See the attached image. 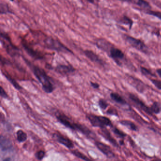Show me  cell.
Wrapping results in <instances>:
<instances>
[{
	"mask_svg": "<svg viewBox=\"0 0 161 161\" xmlns=\"http://www.w3.org/2000/svg\"><path fill=\"white\" fill-rule=\"evenodd\" d=\"M150 80L156 88H158V90H161V80L154 79H150Z\"/></svg>",
	"mask_w": 161,
	"mask_h": 161,
	"instance_id": "1f68e13d",
	"label": "cell"
},
{
	"mask_svg": "<svg viewBox=\"0 0 161 161\" xmlns=\"http://www.w3.org/2000/svg\"><path fill=\"white\" fill-rule=\"evenodd\" d=\"M0 13L1 14H13V13L10 9L8 4L4 2H1L0 5Z\"/></svg>",
	"mask_w": 161,
	"mask_h": 161,
	"instance_id": "603a6c76",
	"label": "cell"
},
{
	"mask_svg": "<svg viewBox=\"0 0 161 161\" xmlns=\"http://www.w3.org/2000/svg\"><path fill=\"white\" fill-rule=\"evenodd\" d=\"M46 69H48V70H53V67L49 64H46Z\"/></svg>",
	"mask_w": 161,
	"mask_h": 161,
	"instance_id": "d590c367",
	"label": "cell"
},
{
	"mask_svg": "<svg viewBox=\"0 0 161 161\" xmlns=\"http://www.w3.org/2000/svg\"><path fill=\"white\" fill-rule=\"evenodd\" d=\"M1 38L3 47L9 56L14 57L20 55V49L18 47L13 44L8 34L4 32H2Z\"/></svg>",
	"mask_w": 161,
	"mask_h": 161,
	"instance_id": "5b68a950",
	"label": "cell"
},
{
	"mask_svg": "<svg viewBox=\"0 0 161 161\" xmlns=\"http://www.w3.org/2000/svg\"><path fill=\"white\" fill-rule=\"evenodd\" d=\"M106 114L109 115L115 116H118V112L117 110L114 107H111L108 109V110L106 111Z\"/></svg>",
	"mask_w": 161,
	"mask_h": 161,
	"instance_id": "4dcf8cb0",
	"label": "cell"
},
{
	"mask_svg": "<svg viewBox=\"0 0 161 161\" xmlns=\"http://www.w3.org/2000/svg\"><path fill=\"white\" fill-rule=\"evenodd\" d=\"M11 160H12V159L10 157H7V158L3 159V161H11Z\"/></svg>",
	"mask_w": 161,
	"mask_h": 161,
	"instance_id": "f35d334b",
	"label": "cell"
},
{
	"mask_svg": "<svg viewBox=\"0 0 161 161\" xmlns=\"http://www.w3.org/2000/svg\"><path fill=\"white\" fill-rule=\"evenodd\" d=\"M95 145L97 148L105 155L107 158L112 159L115 157V154L109 145L99 141L95 142Z\"/></svg>",
	"mask_w": 161,
	"mask_h": 161,
	"instance_id": "8fae6325",
	"label": "cell"
},
{
	"mask_svg": "<svg viewBox=\"0 0 161 161\" xmlns=\"http://www.w3.org/2000/svg\"><path fill=\"white\" fill-rule=\"evenodd\" d=\"M86 118L93 127L105 128L107 127L111 128L113 126L110 119L107 117L88 113L86 114Z\"/></svg>",
	"mask_w": 161,
	"mask_h": 161,
	"instance_id": "277c9868",
	"label": "cell"
},
{
	"mask_svg": "<svg viewBox=\"0 0 161 161\" xmlns=\"http://www.w3.org/2000/svg\"><path fill=\"white\" fill-rule=\"evenodd\" d=\"M2 73L3 74V76L6 78V79L10 82V84L17 90H22V86H21L17 82V81L13 77L10 76L8 73L6 72H3L2 71Z\"/></svg>",
	"mask_w": 161,
	"mask_h": 161,
	"instance_id": "ac0fdd59",
	"label": "cell"
},
{
	"mask_svg": "<svg viewBox=\"0 0 161 161\" xmlns=\"http://www.w3.org/2000/svg\"><path fill=\"white\" fill-rule=\"evenodd\" d=\"M110 97L113 101L117 104H120L121 105H126L127 104L126 100L117 93H111Z\"/></svg>",
	"mask_w": 161,
	"mask_h": 161,
	"instance_id": "d6986e66",
	"label": "cell"
},
{
	"mask_svg": "<svg viewBox=\"0 0 161 161\" xmlns=\"http://www.w3.org/2000/svg\"><path fill=\"white\" fill-rule=\"evenodd\" d=\"M121 22L123 24H126V25H128L130 27V28H131L132 27V24H133V21L131 19L128 18L126 16H124L123 18L121 20Z\"/></svg>",
	"mask_w": 161,
	"mask_h": 161,
	"instance_id": "f1b7e54d",
	"label": "cell"
},
{
	"mask_svg": "<svg viewBox=\"0 0 161 161\" xmlns=\"http://www.w3.org/2000/svg\"><path fill=\"white\" fill-rule=\"evenodd\" d=\"M83 53L84 55L92 62L98 64L102 66H104L105 65V62L100 56L94 53L93 51L90 50H86L83 51Z\"/></svg>",
	"mask_w": 161,
	"mask_h": 161,
	"instance_id": "4fadbf2b",
	"label": "cell"
},
{
	"mask_svg": "<svg viewBox=\"0 0 161 161\" xmlns=\"http://www.w3.org/2000/svg\"><path fill=\"white\" fill-rule=\"evenodd\" d=\"M124 39L130 45H131L132 46L137 49L138 51L142 52L145 54H148L149 53L148 47L144 42L140 40L126 35H124Z\"/></svg>",
	"mask_w": 161,
	"mask_h": 161,
	"instance_id": "8992f818",
	"label": "cell"
},
{
	"mask_svg": "<svg viewBox=\"0 0 161 161\" xmlns=\"http://www.w3.org/2000/svg\"><path fill=\"white\" fill-rule=\"evenodd\" d=\"M145 13L154 16L158 18V19L161 20V13H159L158 12H155V11H152V10H146Z\"/></svg>",
	"mask_w": 161,
	"mask_h": 161,
	"instance_id": "d6a6232c",
	"label": "cell"
},
{
	"mask_svg": "<svg viewBox=\"0 0 161 161\" xmlns=\"http://www.w3.org/2000/svg\"><path fill=\"white\" fill-rule=\"evenodd\" d=\"M86 2H88V3H92V4H94L95 2V1L96 0H84Z\"/></svg>",
	"mask_w": 161,
	"mask_h": 161,
	"instance_id": "74e56055",
	"label": "cell"
},
{
	"mask_svg": "<svg viewBox=\"0 0 161 161\" xmlns=\"http://www.w3.org/2000/svg\"><path fill=\"white\" fill-rule=\"evenodd\" d=\"M21 43L24 50L27 53V54L34 59L35 60H43L45 58V56L41 52L34 49L27 43V41L25 39L22 38L21 39Z\"/></svg>",
	"mask_w": 161,
	"mask_h": 161,
	"instance_id": "52a82bcc",
	"label": "cell"
},
{
	"mask_svg": "<svg viewBox=\"0 0 161 161\" xmlns=\"http://www.w3.org/2000/svg\"><path fill=\"white\" fill-rule=\"evenodd\" d=\"M43 45L45 48L49 50L64 53H73L72 51L62 44L61 42L51 36H47L46 38L44 39Z\"/></svg>",
	"mask_w": 161,
	"mask_h": 161,
	"instance_id": "3957f363",
	"label": "cell"
},
{
	"mask_svg": "<svg viewBox=\"0 0 161 161\" xmlns=\"http://www.w3.org/2000/svg\"><path fill=\"white\" fill-rule=\"evenodd\" d=\"M108 53L109 56L114 60L117 64L120 66H122V64L121 60L123 59L125 57L123 52L122 50L118 48H115L112 46L109 50Z\"/></svg>",
	"mask_w": 161,
	"mask_h": 161,
	"instance_id": "30bf717a",
	"label": "cell"
},
{
	"mask_svg": "<svg viewBox=\"0 0 161 161\" xmlns=\"http://www.w3.org/2000/svg\"><path fill=\"white\" fill-rule=\"evenodd\" d=\"M0 149L2 152L12 151L13 149L11 140L6 136L1 135L0 137Z\"/></svg>",
	"mask_w": 161,
	"mask_h": 161,
	"instance_id": "9a60e30c",
	"label": "cell"
},
{
	"mask_svg": "<svg viewBox=\"0 0 161 161\" xmlns=\"http://www.w3.org/2000/svg\"><path fill=\"white\" fill-rule=\"evenodd\" d=\"M98 132L102 137H104V139L110 143L114 147L119 148V145L116 140L114 139V137H112L110 132L106 129V128H100Z\"/></svg>",
	"mask_w": 161,
	"mask_h": 161,
	"instance_id": "2e32d148",
	"label": "cell"
},
{
	"mask_svg": "<svg viewBox=\"0 0 161 161\" xmlns=\"http://www.w3.org/2000/svg\"><path fill=\"white\" fill-rule=\"evenodd\" d=\"M111 128L112 132L115 134L117 137L121 138V139H124L125 137L127 136V134L121 131V130H119L116 127L112 126Z\"/></svg>",
	"mask_w": 161,
	"mask_h": 161,
	"instance_id": "d4e9b609",
	"label": "cell"
},
{
	"mask_svg": "<svg viewBox=\"0 0 161 161\" xmlns=\"http://www.w3.org/2000/svg\"><path fill=\"white\" fill-rule=\"evenodd\" d=\"M157 4L158 5V6H159V7H160L161 8V3H159V2H158V3H157Z\"/></svg>",
	"mask_w": 161,
	"mask_h": 161,
	"instance_id": "ab89813d",
	"label": "cell"
},
{
	"mask_svg": "<svg viewBox=\"0 0 161 161\" xmlns=\"http://www.w3.org/2000/svg\"><path fill=\"white\" fill-rule=\"evenodd\" d=\"M26 64L30 68L36 79L42 85V88L47 93H52L55 90V86L52 82V79L47 74L46 71L38 66L31 64L28 60L24 58Z\"/></svg>",
	"mask_w": 161,
	"mask_h": 161,
	"instance_id": "7a4b0ae2",
	"label": "cell"
},
{
	"mask_svg": "<svg viewBox=\"0 0 161 161\" xmlns=\"http://www.w3.org/2000/svg\"><path fill=\"white\" fill-rule=\"evenodd\" d=\"M129 97L138 108L141 109V110L150 116L156 118V117L154 116V113L151 110L150 107L147 106L142 101L140 100L137 96L134 95L133 93H130L129 94Z\"/></svg>",
	"mask_w": 161,
	"mask_h": 161,
	"instance_id": "ba28073f",
	"label": "cell"
},
{
	"mask_svg": "<svg viewBox=\"0 0 161 161\" xmlns=\"http://www.w3.org/2000/svg\"><path fill=\"white\" fill-rule=\"evenodd\" d=\"M151 110L154 114H158L161 112V104L157 102H153L152 105L150 106Z\"/></svg>",
	"mask_w": 161,
	"mask_h": 161,
	"instance_id": "cb8c5ba5",
	"label": "cell"
},
{
	"mask_svg": "<svg viewBox=\"0 0 161 161\" xmlns=\"http://www.w3.org/2000/svg\"><path fill=\"white\" fill-rule=\"evenodd\" d=\"M99 106L103 110H105L107 109V107L109 106V104L107 103L106 100H104V99L101 98L99 100L98 102Z\"/></svg>",
	"mask_w": 161,
	"mask_h": 161,
	"instance_id": "83f0119b",
	"label": "cell"
},
{
	"mask_svg": "<svg viewBox=\"0 0 161 161\" xmlns=\"http://www.w3.org/2000/svg\"><path fill=\"white\" fill-rule=\"evenodd\" d=\"M140 71L144 76L150 77H156V76L154 73H153L150 70L147 69L146 68L141 67H140Z\"/></svg>",
	"mask_w": 161,
	"mask_h": 161,
	"instance_id": "4316f807",
	"label": "cell"
},
{
	"mask_svg": "<svg viewBox=\"0 0 161 161\" xmlns=\"http://www.w3.org/2000/svg\"><path fill=\"white\" fill-rule=\"evenodd\" d=\"M53 138L58 143L64 145L69 149H72L74 148V143L71 139L59 132L53 133Z\"/></svg>",
	"mask_w": 161,
	"mask_h": 161,
	"instance_id": "9c48e42d",
	"label": "cell"
},
{
	"mask_svg": "<svg viewBox=\"0 0 161 161\" xmlns=\"http://www.w3.org/2000/svg\"><path fill=\"white\" fill-rule=\"evenodd\" d=\"M46 156V152L43 150H39L35 154V158L38 160L41 161L45 158Z\"/></svg>",
	"mask_w": 161,
	"mask_h": 161,
	"instance_id": "f546056e",
	"label": "cell"
},
{
	"mask_svg": "<svg viewBox=\"0 0 161 161\" xmlns=\"http://www.w3.org/2000/svg\"><path fill=\"white\" fill-rule=\"evenodd\" d=\"M156 72H157V74L158 76L161 78V68L160 69H158L156 70Z\"/></svg>",
	"mask_w": 161,
	"mask_h": 161,
	"instance_id": "8d00e7d4",
	"label": "cell"
},
{
	"mask_svg": "<svg viewBox=\"0 0 161 161\" xmlns=\"http://www.w3.org/2000/svg\"><path fill=\"white\" fill-rule=\"evenodd\" d=\"M55 71L62 75L72 74L76 71V69L71 65L59 64L54 68Z\"/></svg>",
	"mask_w": 161,
	"mask_h": 161,
	"instance_id": "5bb4252c",
	"label": "cell"
},
{
	"mask_svg": "<svg viewBox=\"0 0 161 161\" xmlns=\"http://www.w3.org/2000/svg\"><path fill=\"white\" fill-rule=\"evenodd\" d=\"M55 117L57 121L66 128L74 131L80 132L88 138L94 139L96 137L95 133H93L88 127L85 125L75 123L64 113L60 112H56Z\"/></svg>",
	"mask_w": 161,
	"mask_h": 161,
	"instance_id": "6da1fadb",
	"label": "cell"
},
{
	"mask_svg": "<svg viewBox=\"0 0 161 161\" xmlns=\"http://www.w3.org/2000/svg\"><path fill=\"white\" fill-rule=\"evenodd\" d=\"M95 45L98 48L104 52H106L107 53L109 50L113 46L110 42L104 38H98L96 40Z\"/></svg>",
	"mask_w": 161,
	"mask_h": 161,
	"instance_id": "e0dca14e",
	"label": "cell"
},
{
	"mask_svg": "<svg viewBox=\"0 0 161 161\" xmlns=\"http://www.w3.org/2000/svg\"><path fill=\"white\" fill-rule=\"evenodd\" d=\"M90 85L94 89H98L100 87V85L98 83H97V82H93L91 81L90 82Z\"/></svg>",
	"mask_w": 161,
	"mask_h": 161,
	"instance_id": "e575fe53",
	"label": "cell"
},
{
	"mask_svg": "<svg viewBox=\"0 0 161 161\" xmlns=\"http://www.w3.org/2000/svg\"><path fill=\"white\" fill-rule=\"evenodd\" d=\"M133 3H136L142 8H150L149 3L145 0H133Z\"/></svg>",
	"mask_w": 161,
	"mask_h": 161,
	"instance_id": "484cf974",
	"label": "cell"
},
{
	"mask_svg": "<svg viewBox=\"0 0 161 161\" xmlns=\"http://www.w3.org/2000/svg\"><path fill=\"white\" fill-rule=\"evenodd\" d=\"M0 96L1 97L4 99H8L9 97L7 93L5 91V90L2 86L0 87Z\"/></svg>",
	"mask_w": 161,
	"mask_h": 161,
	"instance_id": "836d02e7",
	"label": "cell"
},
{
	"mask_svg": "<svg viewBox=\"0 0 161 161\" xmlns=\"http://www.w3.org/2000/svg\"><path fill=\"white\" fill-rule=\"evenodd\" d=\"M17 140L20 143L24 142L27 140V135L23 130H19L16 132Z\"/></svg>",
	"mask_w": 161,
	"mask_h": 161,
	"instance_id": "44dd1931",
	"label": "cell"
},
{
	"mask_svg": "<svg viewBox=\"0 0 161 161\" xmlns=\"http://www.w3.org/2000/svg\"><path fill=\"white\" fill-rule=\"evenodd\" d=\"M128 81L130 84L140 93L144 92L146 89V86L144 83L137 78H134L131 76H128Z\"/></svg>",
	"mask_w": 161,
	"mask_h": 161,
	"instance_id": "7c38bea8",
	"label": "cell"
},
{
	"mask_svg": "<svg viewBox=\"0 0 161 161\" xmlns=\"http://www.w3.org/2000/svg\"><path fill=\"white\" fill-rule=\"evenodd\" d=\"M119 123L123 126L127 127L129 130H131L132 131H137L138 130V127L133 122L129 121V120H121L119 121Z\"/></svg>",
	"mask_w": 161,
	"mask_h": 161,
	"instance_id": "ffe728a7",
	"label": "cell"
},
{
	"mask_svg": "<svg viewBox=\"0 0 161 161\" xmlns=\"http://www.w3.org/2000/svg\"><path fill=\"white\" fill-rule=\"evenodd\" d=\"M70 150H71V153L77 158H79L81 160H85V161H90L91 160L90 159L88 158L84 154H83L82 152H80L79 150H78V149H71Z\"/></svg>",
	"mask_w": 161,
	"mask_h": 161,
	"instance_id": "7402d4cb",
	"label": "cell"
}]
</instances>
